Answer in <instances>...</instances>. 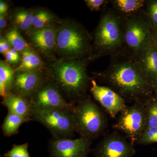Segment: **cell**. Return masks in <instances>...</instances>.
Instances as JSON below:
<instances>
[{
	"label": "cell",
	"instance_id": "obj_1",
	"mask_svg": "<svg viewBox=\"0 0 157 157\" xmlns=\"http://www.w3.org/2000/svg\"><path fill=\"white\" fill-rule=\"evenodd\" d=\"M96 76L124 99L144 103L154 90L140 72L135 59L123 52L111 58L109 67Z\"/></svg>",
	"mask_w": 157,
	"mask_h": 157
},
{
	"label": "cell",
	"instance_id": "obj_2",
	"mask_svg": "<svg viewBox=\"0 0 157 157\" xmlns=\"http://www.w3.org/2000/svg\"><path fill=\"white\" fill-rule=\"evenodd\" d=\"M90 59L67 60L59 59L52 63L51 70V81L60 92L76 103L86 97L92 79L88 76L86 66Z\"/></svg>",
	"mask_w": 157,
	"mask_h": 157
},
{
	"label": "cell",
	"instance_id": "obj_3",
	"mask_svg": "<svg viewBox=\"0 0 157 157\" xmlns=\"http://www.w3.org/2000/svg\"><path fill=\"white\" fill-rule=\"evenodd\" d=\"M124 17L114 9L105 11L94 34L91 59L112 58L124 51Z\"/></svg>",
	"mask_w": 157,
	"mask_h": 157
},
{
	"label": "cell",
	"instance_id": "obj_4",
	"mask_svg": "<svg viewBox=\"0 0 157 157\" xmlns=\"http://www.w3.org/2000/svg\"><path fill=\"white\" fill-rule=\"evenodd\" d=\"M92 40L87 30L78 23L63 22L57 31L56 52L62 59L92 60Z\"/></svg>",
	"mask_w": 157,
	"mask_h": 157
},
{
	"label": "cell",
	"instance_id": "obj_5",
	"mask_svg": "<svg viewBox=\"0 0 157 157\" xmlns=\"http://www.w3.org/2000/svg\"><path fill=\"white\" fill-rule=\"evenodd\" d=\"M75 132L93 140L101 136L107 126L106 116L90 98L75 103L73 109Z\"/></svg>",
	"mask_w": 157,
	"mask_h": 157
},
{
	"label": "cell",
	"instance_id": "obj_6",
	"mask_svg": "<svg viewBox=\"0 0 157 157\" xmlns=\"http://www.w3.org/2000/svg\"><path fill=\"white\" fill-rule=\"evenodd\" d=\"M124 17V52L136 59L152 40V27L144 9Z\"/></svg>",
	"mask_w": 157,
	"mask_h": 157
},
{
	"label": "cell",
	"instance_id": "obj_7",
	"mask_svg": "<svg viewBox=\"0 0 157 157\" xmlns=\"http://www.w3.org/2000/svg\"><path fill=\"white\" fill-rule=\"evenodd\" d=\"M73 108L35 110L31 120L42 124L54 138H70L75 132Z\"/></svg>",
	"mask_w": 157,
	"mask_h": 157
},
{
	"label": "cell",
	"instance_id": "obj_8",
	"mask_svg": "<svg viewBox=\"0 0 157 157\" xmlns=\"http://www.w3.org/2000/svg\"><path fill=\"white\" fill-rule=\"evenodd\" d=\"M147 127L146 110L144 103L135 102L120 113L113 128L123 132L129 141L137 144Z\"/></svg>",
	"mask_w": 157,
	"mask_h": 157
},
{
	"label": "cell",
	"instance_id": "obj_9",
	"mask_svg": "<svg viewBox=\"0 0 157 157\" xmlns=\"http://www.w3.org/2000/svg\"><path fill=\"white\" fill-rule=\"evenodd\" d=\"M33 111L72 109L75 103L67 102L52 82L46 80L30 98Z\"/></svg>",
	"mask_w": 157,
	"mask_h": 157
},
{
	"label": "cell",
	"instance_id": "obj_10",
	"mask_svg": "<svg viewBox=\"0 0 157 157\" xmlns=\"http://www.w3.org/2000/svg\"><path fill=\"white\" fill-rule=\"evenodd\" d=\"M92 140L80 137L54 138L51 139L48 148L51 157H87L91 150Z\"/></svg>",
	"mask_w": 157,
	"mask_h": 157
},
{
	"label": "cell",
	"instance_id": "obj_11",
	"mask_svg": "<svg viewBox=\"0 0 157 157\" xmlns=\"http://www.w3.org/2000/svg\"><path fill=\"white\" fill-rule=\"evenodd\" d=\"M134 145L125 137L113 132L102 139L94 150L95 157H133Z\"/></svg>",
	"mask_w": 157,
	"mask_h": 157
},
{
	"label": "cell",
	"instance_id": "obj_12",
	"mask_svg": "<svg viewBox=\"0 0 157 157\" xmlns=\"http://www.w3.org/2000/svg\"><path fill=\"white\" fill-rule=\"evenodd\" d=\"M90 91L112 118H115L128 107L124 99L117 93L106 86L99 85L93 79L91 81Z\"/></svg>",
	"mask_w": 157,
	"mask_h": 157
},
{
	"label": "cell",
	"instance_id": "obj_13",
	"mask_svg": "<svg viewBox=\"0 0 157 157\" xmlns=\"http://www.w3.org/2000/svg\"><path fill=\"white\" fill-rule=\"evenodd\" d=\"M47 80L40 72H18L14 75L11 92L29 99Z\"/></svg>",
	"mask_w": 157,
	"mask_h": 157
},
{
	"label": "cell",
	"instance_id": "obj_14",
	"mask_svg": "<svg viewBox=\"0 0 157 157\" xmlns=\"http://www.w3.org/2000/svg\"><path fill=\"white\" fill-rule=\"evenodd\" d=\"M135 59L144 77L155 93L157 90V46L152 39L146 48Z\"/></svg>",
	"mask_w": 157,
	"mask_h": 157
},
{
	"label": "cell",
	"instance_id": "obj_15",
	"mask_svg": "<svg viewBox=\"0 0 157 157\" xmlns=\"http://www.w3.org/2000/svg\"><path fill=\"white\" fill-rule=\"evenodd\" d=\"M54 26L33 29L29 33L32 44L46 56H51L56 52L57 29Z\"/></svg>",
	"mask_w": 157,
	"mask_h": 157
},
{
	"label": "cell",
	"instance_id": "obj_16",
	"mask_svg": "<svg viewBox=\"0 0 157 157\" xmlns=\"http://www.w3.org/2000/svg\"><path fill=\"white\" fill-rule=\"evenodd\" d=\"M2 104L9 112L22 117L29 121H32L33 111L29 99L10 92L3 98Z\"/></svg>",
	"mask_w": 157,
	"mask_h": 157
},
{
	"label": "cell",
	"instance_id": "obj_17",
	"mask_svg": "<svg viewBox=\"0 0 157 157\" xmlns=\"http://www.w3.org/2000/svg\"><path fill=\"white\" fill-rule=\"evenodd\" d=\"M21 63L14 70V73L18 72H39L43 68L44 63L39 56L30 48L21 52Z\"/></svg>",
	"mask_w": 157,
	"mask_h": 157
},
{
	"label": "cell",
	"instance_id": "obj_18",
	"mask_svg": "<svg viewBox=\"0 0 157 157\" xmlns=\"http://www.w3.org/2000/svg\"><path fill=\"white\" fill-rule=\"evenodd\" d=\"M113 9L123 16L135 14L144 9V0H112L109 1Z\"/></svg>",
	"mask_w": 157,
	"mask_h": 157
},
{
	"label": "cell",
	"instance_id": "obj_19",
	"mask_svg": "<svg viewBox=\"0 0 157 157\" xmlns=\"http://www.w3.org/2000/svg\"><path fill=\"white\" fill-rule=\"evenodd\" d=\"M14 71L6 62H0V94L4 98L11 92L14 82Z\"/></svg>",
	"mask_w": 157,
	"mask_h": 157
},
{
	"label": "cell",
	"instance_id": "obj_20",
	"mask_svg": "<svg viewBox=\"0 0 157 157\" xmlns=\"http://www.w3.org/2000/svg\"><path fill=\"white\" fill-rule=\"evenodd\" d=\"M29 121L24 117L9 111L2 126L3 134L6 137L16 135L21 125Z\"/></svg>",
	"mask_w": 157,
	"mask_h": 157
},
{
	"label": "cell",
	"instance_id": "obj_21",
	"mask_svg": "<svg viewBox=\"0 0 157 157\" xmlns=\"http://www.w3.org/2000/svg\"><path fill=\"white\" fill-rule=\"evenodd\" d=\"M56 18L52 13L45 10L34 12L33 17V27L34 29H39L53 26Z\"/></svg>",
	"mask_w": 157,
	"mask_h": 157
},
{
	"label": "cell",
	"instance_id": "obj_22",
	"mask_svg": "<svg viewBox=\"0 0 157 157\" xmlns=\"http://www.w3.org/2000/svg\"><path fill=\"white\" fill-rule=\"evenodd\" d=\"M146 110V128L157 127V95L155 94L144 102Z\"/></svg>",
	"mask_w": 157,
	"mask_h": 157
},
{
	"label": "cell",
	"instance_id": "obj_23",
	"mask_svg": "<svg viewBox=\"0 0 157 157\" xmlns=\"http://www.w3.org/2000/svg\"><path fill=\"white\" fill-rule=\"evenodd\" d=\"M6 40L11 46L18 52H22L30 48L28 43L19 33L16 28L9 30L6 36Z\"/></svg>",
	"mask_w": 157,
	"mask_h": 157
},
{
	"label": "cell",
	"instance_id": "obj_24",
	"mask_svg": "<svg viewBox=\"0 0 157 157\" xmlns=\"http://www.w3.org/2000/svg\"><path fill=\"white\" fill-rule=\"evenodd\" d=\"M33 14L34 12L29 10L17 11L14 16V23L21 30H29L33 27Z\"/></svg>",
	"mask_w": 157,
	"mask_h": 157
},
{
	"label": "cell",
	"instance_id": "obj_25",
	"mask_svg": "<svg viewBox=\"0 0 157 157\" xmlns=\"http://www.w3.org/2000/svg\"><path fill=\"white\" fill-rule=\"evenodd\" d=\"M144 10L152 29H157V0L145 1Z\"/></svg>",
	"mask_w": 157,
	"mask_h": 157
},
{
	"label": "cell",
	"instance_id": "obj_26",
	"mask_svg": "<svg viewBox=\"0 0 157 157\" xmlns=\"http://www.w3.org/2000/svg\"><path fill=\"white\" fill-rule=\"evenodd\" d=\"M27 143L22 144H14L10 151L4 155L6 157H31L28 152Z\"/></svg>",
	"mask_w": 157,
	"mask_h": 157
},
{
	"label": "cell",
	"instance_id": "obj_27",
	"mask_svg": "<svg viewBox=\"0 0 157 157\" xmlns=\"http://www.w3.org/2000/svg\"><path fill=\"white\" fill-rule=\"evenodd\" d=\"M157 143V127L145 129L137 144L148 145Z\"/></svg>",
	"mask_w": 157,
	"mask_h": 157
},
{
	"label": "cell",
	"instance_id": "obj_28",
	"mask_svg": "<svg viewBox=\"0 0 157 157\" xmlns=\"http://www.w3.org/2000/svg\"><path fill=\"white\" fill-rule=\"evenodd\" d=\"M86 6L91 11H99L109 2L106 0H86L85 1Z\"/></svg>",
	"mask_w": 157,
	"mask_h": 157
},
{
	"label": "cell",
	"instance_id": "obj_29",
	"mask_svg": "<svg viewBox=\"0 0 157 157\" xmlns=\"http://www.w3.org/2000/svg\"><path fill=\"white\" fill-rule=\"evenodd\" d=\"M5 56L7 61L10 63H16L19 61L20 59L19 55H14L10 51L6 52Z\"/></svg>",
	"mask_w": 157,
	"mask_h": 157
},
{
	"label": "cell",
	"instance_id": "obj_30",
	"mask_svg": "<svg viewBox=\"0 0 157 157\" xmlns=\"http://www.w3.org/2000/svg\"><path fill=\"white\" fill-rule=\"evenodd\" d=\"M8 9V6L3 1H1L0 2V14L1 15H4L6 13Z\"/></svg>",
	"mask_w": 157,
	"mask_h": 157
},
{
	"label": "cell",
	"instance_id": "obj_31",
	"mask_svg": "<svg viewBox=\"0 0 157 157\" xmlns=\"http://www.w3.org/2000/svg\"><path fill=\"white\" fill-rule=\"evenodd\" d=\"M0 43H2L5 48V50H6V52H7L10 51V45H9V42L7 40H5V39L1 38V41H0Z\"/></svg>",
	"mask_w": 157,
	"mask_h": 157
},
{
	"label": "cell",
	"instance_id": "obj_32",
	"mask_svg": "<svg viewBox=\"0 0 157 157\" xmlns=\"http://www.w3.org/2000/svg\"><path fill=\"white\" fill-rule=\"evenodd\" d=\"M7 21L4 15H0V29L2 31L6 27Z\"/></svg>",
	"mask_w": 157,
	"mask_h": 157
},
{
	"label": "cell",
	"instance_id": "obj_33",
	"mask_svg": "<svg viewBox=\"0 0 157 157\" xmlns=\"http://www.w3.org/2000/svg\"><path fill=\"white\" fill-rule=\"evenodd\" d=\"M152 37L154 42L157 46V29H153Z\"/></svg>",
	"mask_w": 157,
	"mask_h": 157
},
{
	"label": "cell",
	"instance_id": "obj_34",
	"mask_svg": "<svg viewBox=\"0 0 157 157\" xmlns=\"http://www.w3.org/2000/svg\"><path fill=\"white\" fill-rule=\"evenodd\" d=\"M0 52L1 53L5 54L6 53V51L5 50V48L2 43H0Z\"/></svg>",
	"mask_w": 157,
	"mask_h": 157
},
{
	"label": "cell",
	"instance_id": "obj_35",
	"mask_svg": "<svg viewBox=\"0 0 157 157\" xmlns=\"http://www.w3.org/2000/svg\"><path fill=\"white\" fill-rule=\"evenodd\" d=\"M155 94H156L157 95V90L156 92L155 93Z\"/></svg>",
	"mask_w": 157,
	"mask_h": 157
}]
</instances>
